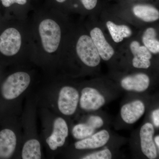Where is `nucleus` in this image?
I'll return each mask as SVG.
<instances>
[{
  "label": "nucleus",
  "instance_id": "obj_1",
  "mask_svg": "<svg viewBox=\"0 0 159 159\" xmlns=\"http://www.w3.org/2000/svg\"><path fill=\"white\" fill-rule=\"evenodd\" d=\"M30 81V76L25 72H16L10 75L2 85L3 98L7 100L17 98L28 88Z\"/></svg>",
  "mask_w": 159,
  "mask_h": 159
},
{
  "label": "nucleus",
  "instance_id": "obj_2",
  "mask_svg": "<svg viewBox=\"0 0 159 159\" xmlns=\"http://www.w3.org/2000/svg\"><path fill=\"white\" fill-rule=\"evenodd\" d=\"M39 32L45 51L49 53L55 52L61 38V31L58 24L52 20H43L40 24Z\"/></svg>",
  "mask_w": 159,
  "mask_h": 159
},
{
  "label": "nucleus",
  "instance_id": "obj_3",
  "mask_svg": "<svg viewBox=\"0 0 159 159\" xmlns=\"http://www.w3.org/2000/svg\"><path fill=\"white\" fill-rule=\"evenodd\" d=\"M76 50L78 57L84 64L96 67L100 62V57L91 37L87 35L80 36L77 41Z\"/></svg>",
  "mask_w": 159,
  "mask_h": 159
},
{
  "label": "nucleus",
  "instance_id": "obj_4",
  "mask_svg": "<svg viewBox=\"0 0 159 159\" xmlns=\"http://www.w3.org/2000/svg\"><path fill=\"white\" fill-rule=\"evenodd\" d=\"M79 100V94L76 89L65 86L61 89L57 105L60 111L66 116H71L76 111Z\"/></svg>",
  "mask_w": 159,
  "mask_h": 159
},
{
  "label": "nucleus",
  "instance_id": "obj_5",
  "mask_svg": "<svg viewBox=\"0 0 159 159\" xmlns=\"http://www.w3.org/2000/svg\"><path fill=\"white\" fill-rule=\"evenodd\" d=\"M21 45V36L16 29H7L0 35V52L6 56H13L17 54Z\"/></svg>",
  "mask_w": 159,
  "mask_h": 159
},
{
  "label": "nucleus",
  "instance_id": "obj_6",
  "mask_svg": "<svg viewBox=\"0 0 159 159\" xmlns=\"http://www.w3.org/2000/svg\"><path fill=\"white\" fill-rule=\"evenodd\" d=\"M68 134V127L65 120L60 117L57 118L54 121L52 133L47 138L46 142L51 150H56L64 145Z\"/></svg>",
  "mask_w": 159,
  "mask_h": 159
},
{
  "label": "nucleus",
  "instance_id": "obj_7",
  "mask_svg": "<svg viewBox=\"0 0 159 159\" xmlns=\"http://www.w3.org/2000/svg\"><path fill=\"white\" fill-rule=\"evenodd\" d=\"M104 97L96 89L85 88L81 91L80 106L86 111H96L104 105Z\"/></svg>",
  "mask_w": 159,
  "mask_h": 159
},
{
  "label": "nucleus",
  "instance_id": "obj_8",
  "mask_svg": "<svg viewBox=\"0 0 159 159\" xmlns=\"http://www.w3.org/2000/svg\"><path fill=\"white\" fill-rule=\"evenodd\" d=\"M154 129L150 123H146L142 126L140 132L141 148L143 154L150 159L157 157L156 147L153 140Z\"/></svg>",
  "mask_w": 159,
  "mask_h": 159
},
{
  "label": "nucleus",
  "instance_id": "obj_9",
  "mask_svg": "<svg viewBox=\"0 0 159 159\" xmlns=\"http://www.w3.org/2000/svg\"><path fill=\"white\" fill-rule=\"evenodd\" d=\"M90 35L100 57L103 60H109L115 54V51L106 39L101 29L99 28L92 29Z\"/></svg>",
  "mask_w": 159,
  "mask_h": 159
},
{
  "label": "nucleus",
  "instance_id": "obj_10",
  "mask_svg": "<svg viewBox=\"0 0 159 159\" xmlns=\"http://www.w3.org/2000/svg\"><path fill=\"white\" fill-rule=\"evenodd\" d=\"M16 137L13 131L8 129L0 132V159H9L14 153Z\"/></svg>",
  "mask_w": 159,
  "mask_h": 159
},
{
  "label": "nucleus",
  "instance_id": "obj_11",
  "mask_svg": "<svg viewBox=\"0 0 159 159\" xmlns=\"http://www.w3.org/2000/svg\"><path fill=\"white\" fill-rule=\"evenodd\" d=\"M145 111V107L143 102L140 100H135L122 106L121 117L126 123L133 124L141 118Z\"/></svg>",
  "mask_w": 159,
  "mask_h": 159
},
{
  "label": "nucleus",
  "instance_id": "obj_12",
  "mask_svg": "<svg viewBox=\"0 0 159 159\" xmlns=\"http://www.w3.org/2000/svg\"><path fill=\"white\" fill-rule=\"evenodd\" d=\"M150 79L148 75L144 74H138L127 76L121 81V86L127 91L142 92L148 88Z\"/></svg>",
  "mask_w": 159,
  "mask_h": 159
},
{
  "label": "nucleus",
  "instance_id": "obj_13",
  "mask_svg": "<svg viewBox=\"0 0 159 159\" xmlns=\"http://www.w3.org/2000/svg\"><path fill=\"white\" fill-rule=\"evenodd\" d=\"M109 139L108 131L102 130L90 138L76 142L75 148L77 149H85L99 148L106 145Z\"/></svg>",
  "mask_w": 159,
  "mask_h": 159
},
{
  "label": "nucleus",
  "instance_id": "obj_14",
  "mask_svg": "<svg viewBox=\"0 0 159 159\" xmlns=\"http://www.w3.org/2000/svg\"><path fill=\"white\" fill-rule=\"evenodd\" d=\"M133 11L136 16L146 22L155 21L159 18L158 10L149 5H137L134 6Z\"/></svg>",
  "mask_w": 159,
  "mask_h": 159
},
{
  "label": "nucleus",
  "instance_id": "obj_15",
  "mask_svg": "<svg viewBox=\"0 0 159 159\" xmlns=\"http://www.w3.org/2000/svg\"><path fill=\"white\" fill-rule=\"evenodd\" d=\"M106 25L112 38L115 42H121L123 39L130 37L132 34L130 28L125 25H118L110 21H107Z\"/></svg>",
  "mask_w": 159,
  "mask_h": 159
},
{
  "label": "nucleus",
  "instance_id": "obj_16",
  "mask_svg": "<svg viewBox=\"0 0 159 159\" xmlns=\"http://www.w3.org/2000/svg\"><path fill=\"white\" fill-rule=\"evenodd\" d=\"M41 156L40 144L37 140L31 139L25 142L22 151L23 159H39Z\"/></svg>",
  "mask_w": 159,
  "mask_h": 159
},
{
  "label": "nucleus",
  "instance_id": "obj_17",
  "mask_svg": "<svg viewBox=\"0 0 159 159\" xmlns=\"http://www.w3.org/2000/svg\"><path fill=\"white\" fill-rule=\"evenodd\" d=\"M157 32L153 28L146 29L142 36V41L148 51L153 54L159 52V42L157 39Z\"/></svg>",
  "mask_w": 159,
  "mask_h": 159
},
{
  "label": "nucleus",
  "instance_id": "obj_18",
  "mask_svg": "<svg viewBox=\"0 0 159 159\" xmlns=\"http://www.w3.org/2000/svg\"><path fill=\"white\" fill-rule=\"evenodd\" d=\"M94 132V129L87 124H79L75 125L72 134L75 139H83L90 136Z\"/></svg>",
  "mask_w": 159,
  "mask_h": 159
},
{
  "label": "nucleus",
  "instance_id": "obj_19",
  "mask_svg": "<svg viewBox=\"0 0 159 159\" xmlns=\"http://www.w3.org/2000/svg\"><path fill=\"white\" fill-rule=\"evenodd\" d=\"M130 49L134 57L137 58H147L150 60L152 54L145 46H141L139 42L134 41L131 43Z\"/></svg>",
  "mask_w": 159,
  "mask_h": 159
},
{
  "label": "nucleus",
  "instance_id": "obj_20",
  "mask_svg": "<svg viewBox=\"0 0 159 159\" xmlns=\"http://www.w3.org/2000/svg\"><path fill=\"white\" fill-rule=\"evenodd\" d=\"M112 158L111 153L108 149L97 152L83 157V159H110Z\"/></svg>",
  "mask_w": 159,
  "mask_h": 159
},
{
  "label": "nucleus",
  "instance_id": "obj_21",
  "mask_svg": "<svg viewBox=\"0 0 159 159\" xmlns=\"http://www.w3.org/2000/svg\"><path fill=\"white\" fill-rule=\"evenodd\" d=\"M133 66L139 69H148L150 66V60L147 58H137L134 57L132 60Z\"/></svg>",
  "mask_w": 159,
  "mask_h": 159
},
{
  "label": "nucleus",
  "instance_id": "obj_22",
  "mask_svg": "<svg viewBox=\"0 0 159 159\" xmlns=\"http://www.w3.org/2000/svg\"><path fill=\"white\" fill-rule=\"evenodd\" d=\"M87 124L95 129L102 127L103 125V122L102 118L98 116H91L89 118Z\"/></svg>",
  "mask_w": 159,
  "mask_h": 159
},
{
  "label": "nucleus",
  "instance_id": "obj_23",
  "mask_svg": "<svg viewBox=\"0 0 159 159\" xmlns=\"http://www.w3.org/2000/svg\"><path fill=\"white\" fill-rule=\"evenodd\" d=\"M3 6L6 7H9L14 3L23 5L27 3V0H1Z\"/></svg>",
  "mask_w": 159,
  "mask_h": 159
},
{
  "label": "nucleus",
  "instance_id": "obj_24",
  "mask_svg": "<svg viewBox=\"0 0 159 159\" xmlns=\"http://www.w3.org/2000/svg\"><path fill=\"white\" fill-rule=\"evenodd\" d=\"M83 5L88 10H92L97 6V0H80Z\"/></svg>",
  "mask_w": 159,
  "mask_h": 159
},
{
  "label": "nucleus",
  "instance_id": "obj_25",
  "mask_svg": "<svg viewBox=\"0 0 159 159\" xmlns=\"http://www.w3.org/2000/svg\"><path fill=\"white\" fill-rule=\"evenodd\" d=\"M152 119L153 123L157 127L159 126V110L154 111L152 113Z\"/></svg>",
  "mask_w": 159,
  "mask_h": 159
},
{
  "label": "nucleus",
  "instance_id": "obj_26",
  "mask_svg": "<svg viewBox=\"0 0 159 159\" xmlns=\"http://www.w3.org/2000/svg\"><path fill=\"white\" fill-rule=\"evenodd\" d=\"M155 142L156 143L158 147H159V136H157L154 139Z\"/></svg>",
  "mask_w": 159,
  "mask_h": 159
},
{
  "label": "nucleus",
  "instance_id": "obj_27",
  "mask_svg": "<svg viewBox=\"0 0 159 159\" xmlns=\"http://www.w3.org/2000/svg\"><path fill=\"white\" fill-rule=\"evenodd\" d=\"M57 2L59 3H62L64 2H65L66 0H56Z\"/></svg>",
  "mask_w": 159,
  "mask_h": 159
}]
</instances>
